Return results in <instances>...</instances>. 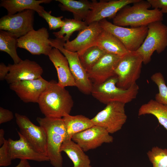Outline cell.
I'll return each instance as SVG.
<instances>
[{"label":"cell","mask_w":167,"mask_h":167,"mask_svg":"<svg viewBox=\"0 0 167 167\" xmlns=\"http://www.w3.org/2000/svg\"><path fill=\"white\" fill-rule=\"evenodd\" d=\"M9 72L8 66H6L4 63L1 62L0 64V80H5Z\"/></svg>","instance_id":"36"},{"label":"cell","mask_w":167,"mask_h":167,"mask_svg":"<svg viewBox=\"0 0 167 167\" xmlns=\"http://www.w3.org/2000/svg\"><path fill=\"white\" fill-rule=\"evenodd\" d=\"M105 53L98 46L95 45L88 48L79 56L82 65L87 72Z\"/></svg>","instance_id":"29"},{"label":"cell","mask_w":167,"mask_h":167,"mask_svg":"<svg viewBox=\"0 0 167 167\" xmlns=\"http://www.w3.org/2000/svg\"><path fill=\"white\" fill-rule=\"evenodd\" d=\"M120 58L114 54L105 53L87 71L93 85L101 84L115 76V69Z\"/></svg>","instance_id":"19"},{"label":"cell","mask_w":167,"mask_h":167,"mask_svg":"<svg viewBox=\"0 0 167 167\" xmlns=\"http://www.w3.org/2000/svg\"><path fill=\"white\" fill-rule=\"evenodd\" d=\"M146 114L155 116L160 124L167 130V105L151 99L142 105L139 109V116Z\"/></svg>","instance_id":"26"},{"label":"cell","mask_w":167,"mask_h":167,"mask_svg":"<svg viewBox=\"0 0 167 167\" xmlns=\"http://www.w3.org/2000/svg\"><path fill=\"white\" fill-rule=\"evenodd\" d=\"M37 103L45 117L57 118L70 114L74 105L68 91L54 80L49 81Z\"/></svg>","instance_id":"1"},{"label":"cell","mask_w":167,"mask_h":167,"mask_svg":"<svg viewBox=\"0 0 167 167\" xmlns=\"http://www.w3.org/2000/svg\"><path fill=\"white\" fill-rule=\"evenodd\" d=\"M18 38L8 32L0 31V50L7 53L12 59L14 63H17L22 60L17 52Z\"/></svg>","instance_id":"27"},{"label":"cell","mask_w":167,"mask_h":167,"mask_svg":"<svg viewBox=\"0 0 167 167\" xmlns=\"http://www.w3.org/2000/svg\"><path fill=\"white\" fill-rule=\"evenodd\" d=\"M139 0H92L90 12L84 21L88 25L108 18L113 19L117 13L126 6Z\"/></svg>","instance_id":"13"},{"label":"cell","mask_w":167,"mask_h":167,"mask_svg":"<svg viewBox=\"0 0 167 167\" xmlns=\"http://www.w3.org/2000/svg\"><path fill=\"white\" fill-rule=\"evenodd\" d=\"M30 165L27 160H20L18 164L15 167H28Z\"/></svg>","instance_id":"37"},{"label":"cell","mask_w":167,"mask_h":167,"mask_svg":"<svg viewBox=\"0 0 167 167\" xmlns=\"http://www.w3.org/2000/svg\"><path fill=\"white\" fill-rule=\"evenodd\" d=\"M96 45L105 53L121 57L129 51L116 36L103 29L96 41Z\"/></svg>","instance_id":"22"},{"label":"cell","mask_w":167,"mask_h":167,"mask_svg":"<svg viewBox=\"0 0 167 167\" xmlns=\"http://www.w3.org/2000/svg\"><path fill=\"white\" fill-rule=\"evenodd\" d=\"M28 167H32L30 166V165H29Z\"/></svg>","instance_id":"39"},{"label":"cell","mask_w":167,"mask_h":167,"mask_svg":"<svg viewBox=\"0 0 167 167\" xmlns=\"http://www.w3.org/2000/svg\"><path fill=\"white\" fill-rule=\"evenodd\" d=\"M131 6L122 8L113 19V24L117 26L131 28L147 26L156 21H162L163 14L159 10L149 9L151 6L147 1L139 0Z\"/></svg>","instance_id":"2"},{"label":"cell","mask_w":167,"mask_h":167,"mask_svg":"<svg viewBox=\"0 0 167 167\" xmlns=\"http://www.w3.org/2000/svg\"><path fill=\"white\" fill-rule=\"evenodd\" d=\"M143 59L136 51H129L121 57L115 69L117 86L127 89L136 83L141 74Z\"/></svg>","instance_id":"5"},{"label":"cell","mask_w":167,"mask_h":167,"mask_svg":"<svg viewBox=\"0 0 167 167\" xmlns=\"http://www.w3.org/2000/svg\"><path fill=\"white\" fill-rule=\"evenodd\" d=\"M60 3L61 10L72 13L74 19L80 21L85 20L91 8V2L87 0H56Z\"/></svg>","instance_id":"25"},{"label":"cell","mask_w":167,"mask_h":167,"mask_svg":"<svg viewBox=\"0 0 167 167\" xmlns=\"http://www.w3.org/2000/svg\"><path fill=\"white\" fill-rule=\"evenodd\" d=\"M51 11L47 12L44 10L39 15L44 19L49 25L50 30H56L61 28L64 24L62 19L63 16L56 17L51 15Z\"/></svg>","instance_id":"32"},{"label":"cell","mask_w":167,"mask_h":167,"mask_svg":"<svg viewBox=\"0 0 167 167\" xmlns=\"http://www.w3.org/2000/svg\"><path fill=\"white\" fill-rule=\"evenodd\" d=\"M17 132L19 136L18 140L9 138L7 140L8 152L12 160L19 159L38 162L49 161L47 156L38 152L19 131Z\"/></svg>","instance_id":"18"},{"label":"cell","mask_w":167,"mask_h":167,"mask_svg":"<svg viewBox=\"0 0 167 167\" xmlns=\"http://www.w3.org/2000/svg\"><path fill=\"white\" fill-rule=\"evenodd\" d=\"M35 11L28 10L13 15L7 14L0 19V30L8 32L18 38L34 29Z\"/></svg>","instance_id":"11"},{"label":"cell","mask_w":167,"mask_h":167,"mask_svg":"<svg viewBox=\"0 0 167 167\" xmlns=\"http://www.w3.org/2000/svg\"><path fill=\"white\" fill-rule=\"evenodd\" d=\"M72 161L73 167H92L91 161L80 146L72 139L65 140L60 148Z\"/></svg>","instance_id":"23"},{"label":"cell","mask_w":167,"mask_h":167,"mask_svg":"<svg viewBox=\"0 0 167 167\" xmlns=\"http://www.w3.org/2000/svg\"><path fill=\"white\" fill-rule=\"evenodd\" d=\"M63 20L64 24L60 30L57 32H53V33L56 38L65 42L69 40L70 36L74 32L79 31L88 25L84 21L74 19L66 18Z\"/></svg>","instance_id":"28"},{"label":"cell","mask_w":167,"mask_h":167,"mask_svg":"<svg viewBox=\"0 0 167 167\" xmlns=\"http://www.w3.org/2000/svg\"><path fill=\"white\" fill-rule=\"evenodd\" d=\"M71 139L85 152L96 148L104 143H111L113 138L105 128L94 125L75 135Z\"/></svg>","instance_id":"14"},{"label":"cell","mask_w":167,"mask_h":167,"mask_svg":"<svg viewBox=\"0 0 167 167\" xmlns=\"http://www.w3.org/2000/svg\"><path fill=\"white\" fill-rule=\"evenodd\" d=\"M50 39L52 47L58 49L67 59L76 87L84 94H91L93 84L80 62L78 53L66 49L64 47L65 42L61 40L56 38Z\"/></svg>","instance_id":"7"},{"label":"cell","mask_w":167,"mask_h":167,"mask_svg":"<svg viewBox=\"0 0 167 167\" xmlns=\"http://www.w3.org/2000/svg\"><path fill=\"white\" fill-rule=\"evenodd\" d=\"M49 82L41 77L35 79L18 81L10 84L9 87L24 102L38 103Z\"/></svg>","instance_id":"15"},{"label":"cell","mask_w":167,"mask_h":167,"mask_svg":"<svg viewBox=\"0 0 167 167\" xmlns=\"http://www.w3.org/2000/svg\"><path fill=\"white\" fill-rule=\"evenodd\" d=\"M102 29L99 22L92 23L80 31L74 39L65 42L64 47L69 51L77 52L79 55H80L88 48L96 45Z\"/></svg>","instance_id":"17"},{"label":"cell","mask_w":167,"mask_h":167,"mask_svg":"<svg viewBox=\"0 0 167 167\" xmlns=\"http://www.w3.org/2000/svg\"><path fill=\"white\" fill-rule=\"evenodd\" d=\"M99 22L103 29L117 38L129 51H137L143 44L148 33L147 26L126 28L116 25L106 19Z\"/></svg>","instance_id":"8"},{"label":"cell","mask_w":167,"mask_h":167,"mask_svg":"<svg viewBox=\"0 0 167 167\" xmlns=\"http://www.w3.org/2000/svg\"><path fill=\"white\" fill-rule=\"evenodd\" d=\"M39 125L45 130L47 136V156L54 167H62L61 145L66 138V130L62 118L37 117Z\"/></svg>","instance_id":"3"},{"label":"cell","mask_w":167,"mask_h":167,"mask_svg":"<svg viewBox=\"0 0 167 167\" xmlns=\"http://www.w3.org/2000/svg\"><path fill=\"white\" fill-rule=\"evenodd\" d=\"M151 79L157 85L159 90V92L155 95V100L167 105V86L163 75L161 72H156L152 75Z\"/></svg>","instance_id":"31"},{"label":"cell","mask_w":167,"mask_h":167,"mask_svg":"<svg viewBox=\"0 0 167 167\" xmlns=\"http://www.w3.org/2000/svg\"><path fill=\"white\" fill-rule=\"evenodd\" d=\"M153 9L160 10L162 13H167V0H147Z\"/></svg>","instance_id":"34"},{"label":"cell","mask_w":167,"mask_h":167,"mask_svg":"<svg viewBox=\"0 0 167 167\" xmlns=\"http://www.w3.org/2000/svg\"><path fill=\"white\" fill-rule=\"evenodd\" d=\"M12 159L9 155L8 147V141L6 140L0 148V166H7L11 164Z\"/></svg>","instance_id":"33"},{"label":"cell","mask_w":167,"mask_h":167,"mask_svg":"<svg viewBox=\"0 0 167 167\" xmlns=\"http://www.w3.org/2000/svg\"><path fill=\"white\" fill-rule=\"evenodd\" d=\"M46 28L33 29L18 39V47L25 49L33 55L48 56L53 48Z\"/></svg>","instance_id":"12"},{"label":"cell","mask_w":167,"mask_h":167,"mask_svg":"<svg viewBox=\"0 0 167 167\" xmlns=\"http://www.w3.org/2000/svg\"><path fill=\"white\" fill-rule=\"evenodd\" d=\"M15 117L19 132L36 150L47 156V136L44 128L35 125L25 115L15 113Z\"/></svg>","instance_id":"10"},{"label":"cell","mask_w":167,"mask_h":167,"mask_svg":"<svg viewBox=\"0 0 167 167\" xmlns=\"http://www.w3.org/2000/svg\"><path fill=\"white\" fill-rule=\"evenodd\" d=\"M51 0H2L0 6L6 9L8 15H13L17 13L28 10L36 11L39 15L44 10L41 3H49Z\"/></svg>","instance_id":"21"},{"label":"cell","mask_w":167,"mask_h":167,"mask_svg":"<svg viewBox=\"0 0 167 167\" xmlns=\"http://www.w3.org/2000/svg\"><path fill=\"white\" fill-rule=\"evenodd\" d=\"M48 56L57 72L58 84L61 86H76L66 57L58 49L53 47Z\"/></svg>","instance_id":"20"},{"label":"cell","mask_w":167,"mask_h":167,"mask_svg":"<svg viewBox=\"0 0 167 167\" xmlns=\"http://www.w3.org/2000/svg\"><path fill=\"white\" fill-rule=\"evenodd\" d=\"M125 104L115 102L106 105V107L91 119L94 125L104 128L109 134L120 130L126 123L127 116Z\"/></svg>","instance_id":"9"},{"label":"cell","mask_w":167,"mask_h":167,"mask_svg":"<svg viewBox=\"0 0 167 167\" xmlns=\"http://www.w3.org/2000/svg\"><path fill=\"white\" fill-rule=\"evenodd\" d=\"M62 118L66 130L65 140L71 139L75 135L94 126L91 119L82 115L72 116L67 114Z\"/></svg>","instance_id":"24"},{"label":"cell","mask_w":167,"mask_h":167,"mask_svg":"<svg viewBox=\"0 0 167 167\" xmlns=\"http://www.w3.org/2000/svg\"><path fill=\"white\" fill-rule=\"evenodd\" d=\"M117 78L114 76L104 82L93 85L91 94L100 102L107 105L117 102L126 104L135 99L138 93L139 86L136 83L127 89L117 86Z\"/></svg>","instance_id":"4"},{"label":"cell","mask_w":167,"mask_h":167,"mask_svg":"<svg viewBox=\"0 0 167 167\" xmlns=\"http://www.w3.org/2000/svg\"><path fill=\"white\" fill-rule=\"evenodd\" d=\"M9 72L5 80L9 84L18 81L35 79L41 77L43 70L36 62L28 59L17 63L8 64Z\"/></svg>","instance_id":"16"},{"label":"cell","mask_w":167,"mask_h":167,"mask_svg":"<svg viewBox=\"0 0 167 167\" xmlns=\"http://www.w3.org/2000/svg\"><path fill=\"white\" fill-rule=\"evenodd\" d=\"M13 118L14 115L11 111L0 107V124L10 121Z\"/></svg>","instance_id":"35"},{"label":"cell","mask_w":167,"mask_h":167,"mask_svg":"<svg viewBox=\"0 0 167 167\" xmlns=\"http://www.w3.org/2000/svg\"><path fill=\"white\" fill-rule=\"evenodd\" d=\"M4 131L2 129L0 130V146H2L4 143L5 139L4 137Z\"/></svg>","instance_id":"38"},{"label":"cell","mask_w":167,"mask_h":167,"mask_svg":"<svg viewBox=\"0 0 167 167\" xmlns=\"http://www.w3.org/2000/svg\"><path fill=\"white\" fill-rule=\"evenodd\" d=\"M148 32L143 44L136 51L142 56L143 63H148L155 51L158 54L167 47V26L162 21L152 22L147 26Z\"/></svg>","instance_id":"6"},{"label":"cell","mask_w":167,"mask_h":167,"mask_svg":"<svg viewBox=\"0 0 167 167\" xmlns=\"http://www.w3.org/2000/svg\"><path fill=\"white\" fill-rule=\"evenodd\" d=\"M153 167H167V149L153 147L147 153Z\"/></svg>","instance_id":"30"}]
</instances>
